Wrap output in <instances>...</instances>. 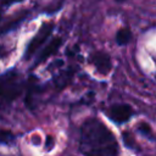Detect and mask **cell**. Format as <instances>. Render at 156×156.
Wrapping results in <instances>:
<instances>
[{"mask_svg":"<svg viewBox=\"0 0 156 156\" xmlns=\"http://www.w3.org/2000/svg\"><path fill=\"white\" fill-rule=\"evenodd\" d=\"M22 87L20 74L15 69L7 71L0 76V98L7 101L15 100L22 93Z\"/></svg>","mask_w":156,"mask_h":156,"instance_id":"7a4b0ae2","label":"cell"},{"mask_svg":"<svg viewBox=\"0 0 156 156\" xmlns=\"http://www.w3.org/2000/svg\"><path fill=\"white\" fill-rule=\"evenodd\" d=\"M91 63L101 74H106L111 69V58L105 52H95L91 56Z\"/></svg>","mask_w":156,"mask_h":156,"instance_id":"5b68a950","label":"cell"},{"mask_svg":"<svg viewBox=\"0 0 156 156\" xmlns=\"http://www.w3.org/2000/svg\"><path fill=\"white\" fill-rule=\"evenodd\" d=\"M79 150L84 156H118L113 133L98 118H88L80 127Z\"/></svg>","mask_w":156,"mask_h":156,"instance_id":"6da1fadb","label":"cell"},{"mask_svg":"<svg viewBox=\"0 0 156 156\" xmlns=\"http://www.w3.org/2000/svg\"><path fill=\"white\" fill-rule=\"evenodd\" d=\"M132 39V32L128 28H121L116 34V41L119 45H126Z\"/></svg>","mask_w":156,"mask_h":156,"instance_id":"52a82bcc","label":"cell"},{"mask_svg":"<svg viewBox=\"0 0 156 156\" xmlns=\"http://www.w3.org/2000/svg\"><path fill=\"white\" fill-rule=\"evenodd\" d=\"M0 18H1V9H0Z\"/></svg>","mask_w":156,"mask_h":156,"instance_id":"7c38bea8","label":"cell"},{"mask_svg":"<svg viewBox=\"0 0 156 156\" xmlns=\"http://www.w3.org/2000/svg\"><path fill=\"white\" fill-rule=\"evenodd\" d=\"M107 113H108L110 118L113 122H116V123H124V122H127L132 117L133 111H132V107L129 105L118 104V105L111 106Z\"/></svg>","mask_w":156,"mask_h":156,"instance_id":"277c9868","label":"cell"},{"mask_svg":"<svg viewBox=\"0 0 156 156\" xmlns=\"http://www.w3.org/2000/svg\"><path fill=\"white\" fill-rule=\"evenodd\" d=\"M139 129H140V130H143L144 133H145V132H150V127H149L147 124H145V123H140Z\"/></svg>","mask_w":156,"mask_h":156,"instance_id":"9c48e42d","label":"cell"},{"mask_svg":"<svg viewBox=\"0 0 156 156\" xmlns=\"http://www.w3.org/2000/svg\"><path fill=\"white\" fill-rule=\"evenodd\" d=\"M52 28H54V24H52V23H44V24L40 27V29L38 30V33L35 34V37L30 40V43H29L28 46H27L26 55H24L26 58H29L30 56H33V54L44 44V41H45V40L49 38V35L51 34Z\"/></svg>","mask_w":156,"mask_h":156,"instance_id":"3957f363","label":"cell"},{"mask_svg":"<svg viewBox=\"0 0 156 156\" xmlns=\"http://www.w3.org/2000/svg\"><path fill=\"white\" fill-rule=\"evenodd\" d=\"M61 43H62V39H61V38H54V39L48 44V46L41 51V54L39 55V58H38L37 63H40V62L45 61L48 57H50L51 55H54V54L58 50V48L61 46Z\"/></svg>","mask_w":156,"mask_h":156,"instance_id":"8992f818","label":"cell"},{"mask_svg":"<svg viewBox=\"0 0 156 156\" xmlns=\"http://www.w3.org/2000/svg\"><path fill=\"white\" fill-rule=\"evenodd\" d=\"M116 1H118V2H123V1H127V0H116Z\"/></svg>","mask_w":156,"mask_h":156,"instance_id":"8fae6325","label":"cell"},{"mask_svg":"<svg viewBox=\"0 0 156 156\" xmlns=\"http://www.w3.org/2000/svg\"><path fill=\"white\" fill-rule=\"evenodd\" d=\"M13 134L10 130L6 129H1L0 128V144H9L13 140Z\"/></svg>","mask_w":156,"mask_h":156,"instance_id":"ba28073f","label":"cell"},{"mask_svg":"<svg viewBox=\"0 0 156 156\" xmlns=\"http://www.w3.org/2000/svg\"><path fill=\"white\" fill-rule=\"evenodd\" d=\"M52 141H54L52 136H48V139H46V146L48 147H51L52 146Z\"/></svg>","mask_w":156,"mask_h":156,"instance_id":"30bf717a","label":"cell"}]
</instances>
